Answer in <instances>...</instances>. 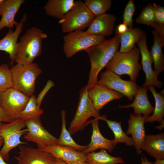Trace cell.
Wrapping results in <instances>:
<instances>
[{"label":"cell","instance_id":"1","mask_svg":"<svg viewBox=\"0 0 164 164\" xmlns=\"http://www.w3.org/2000/svg\"><path fill=\"white\" fill-rule=\"evenodd\" d=\"M120 39L116 34L113 38L86 49L91 64L89 79L86 87L88 90L97 84L100 72L111 60L114 53L118 50Z\"/></svg>","mask_w":164,"mask_h":164},{"label":"cell","instance_id":"2","mask_svg":"<svg viewBox=\"0 0 164 164\" xmlns=\"http://www.w3.org/2000/svg\"><path fill=\"white\" fill-rule=\"evenodd\" d=\"M47 34L35 27L27 30L17 43L14 62L16 63L26 64L33 62L42 53V41Z\"/></svg>","mask_w":164,"mask_h":164},{"label":"cell","instance_id":"3","mask_svg":"<svg viewBox=\"0 0 164 164\" xmlns=\"http://www.w3.org/2000/svg\"><path fill=\"white\" fill-rule=\"evenodd\" d=\"M140 54L139 48L135 46L127 52L116 51L106 66V71H112L119 76L127 75L130 81L136 83L139 72L142 69L138 62Z\"/></svg>","mask_w":164,"mask_h":164},{"label":"cell","instance_id":"4","mask_svg":"<svg viewBox=\"0 0 164 164\" xmlns=\"http://www.w3.org/2000/svg\"><path fill=\"white\" fill-rule=\"evenodd\" d=\"M10 69L12 88L30 97L33 95L36 80L42 73L38 65L33 62L26 64L16 63Z\"/></svg>","mask_w":164,"mask_h":164},{"label":"cell","instance_id":"5","mask_svg":"<svg viewBox=\"0 0 164 164\" xmlns=\"http://www.w3.org/2000/svg\"><path fill=\"white\" fill-rule=\"evenodd\" d=\"M95 17L80 0L74 1L63 18L60 20L63 33L82 30L90 25Z\"/></svg>","mask_w":164,"mask_h":164},{"label":"cell","instance_id":"6","mask_svg":"<svg viewBox=\"0 0 164 164\" xmlns=\"http://www.w3.org/2000/svg\"><path fill=\"white\" fill-rule=\"evenodd\" d=\"M25 121L19 118L7 123H0V137L4 141L0 154L5 161L9 160L10 152L21 145L27 144L20 140L21 137L27 130Z\"/></svg>","mask_w":164,"mask_h":164},{"label":"cell","instance_id":"7","mask_svg":"<svg viewBox=\"0 0 164 164\" xmlns=\"http://www.w3.org/2000/svg\"><path fill=\"white\" fill-rule=\"evenodd\" d=\"M63 50L68 58L80 51L85 50L106 40L103 36L90 34L82 30L68 33L63 37Z\"/></svg>","mask_w":164,"mask_h":164},{"label":"cell","instance_id":"8","mask_svg":"<svg viewBox=\"0 0 164 164\" xmlns=\"http://www.w3.org/2000/svg\"><path fill=\"white\" fill-rule=\"evenodd\" d=\"M88 92L86 86L83 87L80 91L77 110L68 129L71 135L82 130L90 118L93 117L99 120L102 117V116L100 114L99 111H97L94 108L88 96Z\"/></svg>","mask_w":164,"mask_h":164},{"label":"cell","instance_id":"9","mask_svg":"<svg viewBox=\"0 0 164 164\" xmlns=\"http://www.w3.org/2000/svg\"><path fill=\"white\" fill-rule=\"evenodd\" d=\"M30 97L11 88L0 93V105L8 115L15 120L19 118Z\"/></svg>","mask_w":164,"mask_h":164},{"label":"cell","instance_id":"10","mask_svg":"<svg viewBox=\"0 0 164 164\" xmlns=\"http://www.w3.org/2000/svg\"><path fill=\"white\" fill-rule=\"evenodd\" d=\"M25 123L27 130L23 135V138L26 141L36 143L38 149L57 144L58 139L44 128L40 117L28 119Z\"/></svg>","mask_w":164,"mask_h":164},{"label":"cell","instance_id":"11","mask_svg":"<svg viewBox=\"0 0 164 164\" xmlns=\"http://www.w3.org/2000/svg\"><path fill=\"white\" fill-rule=\"evenodd\" d=\"M97 84L119 92L130 100H133L139 87L136 83L123 80L119 75L109 71L101 73Z\"/></svg>","mask_w":164,"mask_h":164},{"label":"cell","instance_id":"12","mask_svg":"<svg viewBox=\"0 0 164 164\" xmlns=\"http://www.w3.org/2000/svg\"><path fill=\"white\" fill-rule=\"evenodd\" d=\"M137 43L141 56L142 68L145 75V80L142 86L147 87L153 86L161 89L164 83L159 80L152 68L153 60L148 48L145 34L142 36Z\"/></svg>","mask_w":164,"mask_h":164},{"label":"cell","instance_id":"13","mask_svg":"<svg viewBox=\"0 0 164 164\" xmlns=\"http://www.w3.org/2000/svg\"><path fill=\"white\" fill-rule=\"evenodd\" d=\"M22 145L19 146V155L14 157L17 164H56V158L51 154Z\"/></svg>","mask_w":164,"mask_h":164},{"label":"cell","instance_id":"14","mask_svg":"<svg viewBox=\"0 0 164 164\" xmlns=\"http://www.w3.org/2000/svg\"><path fill=\"white\" fill-rule=\"evenodd\" d=\"M88 93L94 108L98 111L110 102L124 96L119 92L97 84L89 90Z\"/></svg>","mask_w":164,"mask_h":164},{"label":"cell","instance_id":"15","mask_svg":"<svg viewBox=\"0 0 164 164\" xmlns=\"http://www.w3.org/2000/svg\"><path fill=\"white\" fill-rule=\"evenodd\" d=\"M27 19V15L25 13L20 21L15 26V30L9 29L5 36L0 39V51L5 52L9 54L11 60L10 64L12 65L14 62L16 54L17 40L22 31L23 26Z\"/></svg>","mask_w":164,"mask_h":164},{"label":"cell","instance_id":"16","mask_svg":"<svg viewBox=\"0 0 164 164\" xmlns=\"http://www.w3.org/2000/svg\"><path fill=\"white\" fill-rule=\"evenodd\" d=\"M66 162H86V154L70 147L56 144L39 149Z\"/></svg>","mask_w":164,"mask_h":164},{"label":"cell","instance_id":"17","mask_svg":"<svg viewBox=\"0 0 164 164\" xmlns=\"http://www.w3.org/2000/svg\"><path fill=\"white\" fill-rule=\"evenodd\" d=\"M145 118L142 114L135 115L133 113H130L128 121V128L125 133L127 135H132L136 153L138 155L142 152L141 147L146 135L144 127Z\"/></svg>","mask_w":164,"mask_h":164},{"label":"cell","instance_id":"18","mask_svg":"<svg viewBox=\"0 0 164 164\" xmlns=\"http://www.w3.org/2000/svg\"><path fill=\"white\" fill-rule=\"evenodd\" d=\"M148 88L147 87L139 86L135 94V99L131 104L124 106L120 105L118 108H132L134 114L138 115L142 114L145 118L150 116L153 112L154 108L149 101L147 95Z\"/></svg>","mask_w":164,"mask_h":164},{"label":"cell","instance_id":"19","mask_svg":"<svg viewBox=\"0 0 164 164\" xmlns=\"http://www.w3.org/2000/svg\"><path fill=\"white\" fill-rule=\"evenodd\" d=\"M115 20L116 18L114 15L105 13L95 17L85 31L90 34L104 37L112 33Z\"/></svg>","mask_w":164,"mask_h":164},{"label":"cell","instance_id":"20","mask_svg":"<svg viewBox=\"0 0 164 164\" xmlns=\"http://www.w3.org/2000/svg\"><path fill=\"white\" fill-rule=\"evenodd\" d=\"M98 120L95 118L91 121L92 128L91 141L87 148L82 152L85 154L98 149H104L111 152L116 146L113 140L105 138L101 134L99 128Z\"/></svg>","mask_w":164,"mask_h":164},{"label":"cell","instance_id":"21","mask_svg":"<svg viewBox=\"0 0 164 164\" xmlns=\"http://www.w3.org/2000/svg\"><path fill=\"white\" fill-rule=\"evenodd\" d=\"M25 2L24 0H5L0 15V31L5 27L12 29L17 25L15 16Z\"/></svg>","mask_w":164,"mask_h":164},{"label":"cell","instance_id":"22","mask_svg":"<svg viewBox=\"0 0 164 164\" xmlns=\"http://www.w3.org/2000/svg\"><path fill=\"white\" fill-rule=\"evenodd\" d=\"M141 150L155 159H164V133L146 135Z\"/></svg>","mask_w":164,"mask_h":164},{"label":"cell","instance_id":"23","mask_svg":"<svg viewBox=\"0 0 164 164\" xmlns=\"http://www.w3.org/2000/svg\"><path fill=\"white\" fill-rule=\"evenodd\" d=\"M73 0H49L43 7L46 14L61 20L72 6Z\"/></svg>","mask_w":164,"mask_h":164},{"label":"cell","instance_id":"24","mask_svg":"<svg viewBox=\"0 0 164 164\" xmlns=\"http://www.w3.org/2000/svg\"><path fill=\"white\" fill-rule=\"evenodd\" d=\"M145 32L138 28H128L125 33L118 34L120 39L121 53L128 52L135 46V44L144 34Z\"/></svg>","mask_w":164,"mask_h":164},{"label":"cell","instance_id":"25","mask_svg":"<svg viewBox=\"0 0 164 164\" xmlns=\"http://www.w3.org/2000/svg\"><path fill=\"white\" fill-rule=\"evenodd\" d=\"M153 43L150 51L154 63V71L157 77L164 70V59L159 35L155 29L152 32Z\"/></svg>","mask_w":164,"mask_h":164},{"label":"cell","instance_id":"26","mask_svg":"<svg viewBox=\"0 0 164 164\" xmlns=\"http://www.w3.org/2000/svg\"><path fill=\"white\" fill-rule=\"evenodd\" d=\"M152 93L155 101V107L153 114L145 118V122L157 121L160 123L164 122V89L157 93L153 86L148 87Z\"/></svg>","mask_w":164,"mask_h":164},{"label":"cell","instance_id":"27","mask_svg":"<svg viewBox=\"0 0 164 164\" xmlns=\"http://www.w3.org/2000/svg\"><path fill=\"white\" fill-rule=\"evenodd\" d=\"M87 164H123L124 160L120 157H114L108 153L106 149H101L97 152H92L86 154Z\"/></svg>","mask_w":164,"mask_h":164},{"label":"cell","instance_id":"28","mask_svg":"<svg viewBox=\"0 0 164 164\" xmlns=\"http://www.w3.org/2000/svg\"><path fill=\"white\" fill-rule=\"evenodd\" d=\"M101 120L104 121L113 132L114 136V139L113 140L116 145L118 143L121 142L125 143L128 146H134V142L132 138L128 136L123 131L121 121L118 122L108 120L105 116H103Z\"/></svg>","mask_w":164,"mask_h":164},{"label":"cell","instance_id":"29","mask_svg":"<svg viewBox=\"0 0 164 164\" xmlns=\"http://www.w3.org/2000/svg\"><path fill=\"white\" fill-rule=\"evenodd\" d=\"M61 116L62 129L60 135L57 139V144L70 147L78 151L83 152L87 148V146L78 145L71 137V134L66 128V112L64 110H63L61 111Z\"/></svg>","mask_w":164,"mask_h":164},{"label":"cell","instance_id":"30","mask_svg":"<svg viewBox=\"0 0 164 164\" xmlns=\"http://www.w3.org/2000/svg\"><path fill=\"white\" fill-rule=\"evenodd\" d=\"M84 3L95 17L106 13L112 4L111 0H85Z\"/></svg>","mask_w":164,"mask_h":164},{"label":"cell","instance_id":"31","mask_svg":"<svg viewBox=\"0 0 164 164\" xmlns=\"http://www.w3.org/2000/svg\"><path fill=\"white\" fill-rule=\"evenodd\" d=\"M43 112L44 110L37 105L36 96L33 95L30 97L19 118L25 121L33 118L40 117Z\"/></svg>","mask_w":164,"mask_h":164},{"label":"cell","instance_id":"32","mask_svg":"<svg viewBox=\"0 0 164 164\" xmlns=\"http://www.w3.org/2000/svg\"><path fill=\"white\" fill-rule=\"evenodd\" d=\"M13 87V81L10 69L8 65H0V93Z\"/></svg>","mask_w":164,"mask_h":164},{"label":"cell","instance_id":"33","mask_svg":"<svg viewBox=\"0 0 164 164\" xmlns=\"http://www.w3.org/2000/svg\"><path fill=\"white\" fill-rule=\"evenodd\" d=\"M137 23L151 26L155 21L153 7L150 3L142 8L138 16L136 19Z\"/></svg>","mask_w":164,"mask_h":164},{"label":"cell","instance_id":"34","mask_svg":"<svg viewBox=\"0 0 164 164\" xmlns=\"http://www.w3.org/2000/svg\"><path fill=\"white\" fill-rule=\"evenodd\" d=\"M136 9L134 0H129L127 3L123 15V23L128 28H132L133 26V16Z\"/></svg>","mask_w":164,"mask_h":164},{"label":"cell","instance_id":"35","mask_svg":"<svg viewBox=\"0 0 164 164\" xmlns=\"http://www.w3.org/2000/svg\"><path fill=\"white\" fill-rule=\"evenodd\" d=\"M153 7L155 21L164 25V7L154 3L152 4Z\"/></svg>","mask_w":164,"mask_h":164},{"label":"cell","instance_id":"36","mask_svg":"<svg viewBox=\"0 0 164 164\" xmlns=\"http://www.w3.org/2000/svg\"><path fill=\"white\" fill-rule=\"evenodd\" d=\"M55 85L54 82L50 80H49L47 82L46 85L38 94L36 101L38 107L40 108L41 105L43 100L49 91Z\"/></svg>","mask_w":164,"mask_h":164},{"label":"cell","instance_id":"37","mask_svg":"<svg viewBox=\"0 0 164 164\" xmlns=\"http://www.w3.org/2000/svg\"><path fill=\"white\" fill-rule=\"evenodd\" d=\"M158 33L162 46H164V25L155 21L151 25Z\"/></svg>","mask_w":164,"mask_h":164},{"label":"cell","instance_id":"38","mask_svg":"<svg viewBox=\"0 0 164 164\" xmlns=\"http://www.w3.org/2000/svg\"><path fill=\"white\" fill-rule=\"evenodd\" d=\"M14 120L6 114L0 105V123H9Z\"/></svg>","mask_w":164,"mask_h":164},{"label":"cell","instance_id":"39","mask_svg":"<svg viewBox=\"0 0 164 164\" xmlns=\"http://www.w3.org/2000/svg\"><path fill=\"white\" fill-rule=\"evenodd\" d=\"M128 28L126 25L125 23H123L120 24L116 28L115 33L118 34H123L126 31Z\"/></svg>","mask_w":164,"mask_h":164},{"label":"cell","instance_id":"40","mask_svg":"<svg viewBox=\"0 0 164 164\" xmlns=\"http://www.w3.org/2000/svg\"><path fill=\"white\" fill-rule=\"evenodd\" d=\"M152 163L150 162L145 155H143L142 156L141 164H152Z\"/></svg>","mask_w":164,"mask_h":164},{"label":"cell","instance_id":"41","mask_svg":"<svg viewBox=\"0 0 164 164\" xmlns=\"http://www.w3.org/2000/svg\"><path fill=\"white\" fill-rule=\"evenodd\" d=\"M4 141L3 138H0V148L3 144ZM0 164H10L6 162L5 161L0 154Z\"/></svg>","mask_w":164,"mask_h":164},{"label":"cell","instance_id":"42","mask_svg":"<svg viewBox=\"0 0 164 164\" xmlns=\"http://www.w3.org/2000/svg\"><path fill=\"white\" fill-rule=\"evenodd\" d=\"M155 161L152 164H164V159H155Z\"/></svg>","mask_w":164,"mask_h":164},{"label":"cell","instance_id":"43","mask_svg":"<svg viewBox=\"0 0 164 164\" xmlns=\"http://www.w3.org/2000/svg\"><path fill=\"white\" fill-rule=\"evenodd\" d=\"M56 164H67V163L61 159H56Z\"/></svg>","mask_w":164,"mask_h":164},{"label":"cell","instance_id":"44","mask_svg":"<svg viewBox=\"0 0 164 164\" xmlns=\"http://www.w3.org/2000/svg\"><path fill=\"white\" fill-rule=\"evenodd\" d=\"M67 164H87L86 162H66Z\"/></svg>","mask_w":164,"mask_h":164},{"label":"cell","instance_id":"45","mask_svg":"<svg viewBox=\"0 0 164 164\" xmlns=\"http://www.w3.org/2000/svg\"><path fill=\"white\" fill-rule=\"evenodd\" d=\"M4 1L5 0H0V15L1 12Z\"/></svg>","mask_w":164,"mask_h":164},{"label":"cell","instance_id":"46","mask_svg":"<svg viewBox=\"0 0 164 164\" xmlns=\"http://www.w3.org/2000/svg\"><path fill=\"white\" fill-rule=\"evenodd\" d=\"M164 122L161 123L160 125L158 126H156L155 127V128H158L159 130H161L164 128Z\"/></svg>","mask_w":164,"mask_h":164},{"label":"cell","instance_id":"47","mask_svg":"<svg viewBox=\"0 0 164 164\" xmlns=\"http://www.w3.org/2000/svg\"><path fill=\"white\" fill-rule=\"evenodd\" d=\"M2 138L1 137H0V138Z\"/></svg>","mask_w":164,"mask_h":164}]
</instances>
